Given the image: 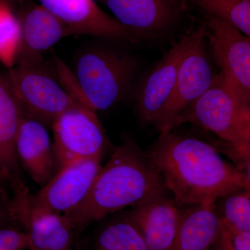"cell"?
I'll return each mask as SVG.
<instances>
[{
	"label": "cell",
	"mask_w": 250,
	"mask_h": 250,
	"mask_svg": "<svg viewBox=\"0 0 250 250\" xmlns=\"http://www.w3.org/2000/svg\"><path fill=\"white\" fill-rule=\"evenodd\" d=\"M215 205L227 228L250 231V190L241 188L228 192Z\"/></svg>",
	"instance_id": "ffe728a7"
},
{
	"label": "cell",
	"mask_w": 250,
	"mask_h": 250,
	"mask_svg": "<svg viewBox=\"0 0 250 250\" xmlns=\"http://www.w3.org/2000/svg\"><path fill=\"white\" fill-rule=\"evenodd\" d=\"M182 208L178 231L171 250H209L223 226L215 204Z\"/></svg>",
	"instance_id": "e0dca14e"
},
{
	"label": "cell",
	"mask_w": 250,
	"mask_h": 250,
	"mask_svg": "<svg viewBox=\"0 0 250 250\" xmlns=\"http://www.w3.org/2000/svg\"><path fill=\"white\" fill-rule=\"evenodd\" d=\"M190 123L209 131L229 146L237 166L250 174V103L236 95L221 75L172 123L171 131Z\"/></svg>",
	"instance_id": "277c9868"
},
{
	"label": "cell",
	"mask_w": 250,
	"mask_h": 250,
	"mask_svg": "<svg viewBox=\"0 0 250 250\" xmlns=\"http://www.w3.org/2000/svg\"><path fill=\"white\" fill-rule=\"evenodd\" d=\"M26 116L52 126L64 112L82 106L62 86L56 75L39 62H17L6 77Z\"/></svg>",
	"instance_id": "5b68a950"
},
{
	"label": "cell",
	"mask_w": 250,
	"mask_h": 250,
	"mask_svg": "<svg viewBox=\"0 0 250 250\" xmlns=\"http://www.w3.org/2000/svg\"><path fill=\"white\" fill-rule=\"evenodd\" d=\"M147 155L179 207L214 205L238 189L250 190V177L223 159L216 148L193 136L160 133Z\"/></svg>",
	"instance_id": "6da1fadb"
},
{
	"label": "cell",
	"mask_w": 250,
	"mask_h": 250,
	"mask_svg": "<svg viewBox=\"0 0 250 250\" xmlns=\"http://www.w3.org/2000/svg\"><path fill=\"white\" fill-rule=\"evenodd\" d=\"M139 64L127 51L112 44L85 45L74 57L71 73L81 104L106 111L132 92Z\"/></svg>",
	"instance_id": "3957f363"
},
{
	"label": "cell",
	"mask_w": 250,
	"mask_h": 250,
	"mask_svg": "<svg viewBox=\"0 0 250 250\" xmlns=\"http://www.w3.org/2000/svg\"><path fill=\"white\" fill-rule=\"evenodd\" d=\"M18 161L36 184L44 187L53 177L52 143L45 125L26 116L16 141Z\"/></svg>",
	"instance_id": "2e32d148"
},
{
	"label": "cell",
	"mask_w": 250,
	"mask_h": 250,
	"mask_svg": "<svg viewBox=\"0 0 250 250\" xmlns=\"http://www.w3.org/2000/svg\"><path fill=\"white\" fill-rule=\"evenodd\" d=\"M7 213H10L8 207L5 208L2 204L1 203V202H0V223L4 220Z\"/></svg>",
	"instance_id": "484cf974"
},
{
	"label": "cell",
	"mask_w": 250,
	"mask_h": 250,
	"mask_svg": "<svg viewBox=\"0 0 250 250\" xmlns=\"http://www.w3.org/2000/svg\"><path fill=\"white\" fill-rule=\"evenodd\" d=\"M18 14L22 38L17 62L42 60L46 51L64 38L74 35L67 24L41 4L29 6Z\"/></svg>",
	"instance_id": "9a60e30c"
},
{
	"label": "cell",
	"mask_w": 250,
	"mask_h": 250,
	"mask_svg": "<svg viewBox=\"0 0 250 250\" xmlns=\"http://www.w3.org/2000/svg\"><path fill=\"white\" fill-rule=\"evenodd\" d=\"M100 161L101 157L93 158L64 166L30 197L27 212L41 210L64 215L75 209L88 195L101 169Z\"/></svg>",
	"instance_id": "9c48e42d"
},
{
	"label": "cell",
	"mask_w": 250,
	"mask_h": 250,
	"mask_svg": "<svg viewBox=\"0 0 250 250\" xmlns=\"http://www.w3.org/2000/svg\"><path fill=\"white\" fill-rule=\"evenodd\" d=\"M204 27L219 74L238 96L250 103V37L213 16Z\"/></svg>",
	"instance_id": "52a82bcc"
},
{
	"label": "cell",
	"mask_w": 250,
	"mask_h": 250,
	"mask_svg": "<svg viewBox=\"0 0 250 250\" xmlns=\"http://www.w3.org/2000/svg\"><path fill=\"white\" fill-rule=\"evenodd\" d=\"M51 127L55 173L72 163L102 157L109 145L96 112L84 106L64 112Z\"/></svg>",
	"instance_id": "8992f818"
},
{
	"label": "cell",
	"mask_w": 250,
	"mask_h": 250,
	"mask_svg": "<svg viewBox=\"0 0 250 250\" xmlns=\"http://www.w3.org/2000/svg\"><path fill=\"white\" fill-rule=\"evenodd\" d=\"M113 17L138 39L169 32L175 25L181 9L179 0H100Z\"/></svg>",
	"instance_id": "7c38bea8"
},
{
	"label": "cell",
	"mask_w": 250,
	"mask_h": 250,
	"mask_svg": "<svg viewBox=\"0 0 250 250\" xmlns=\"http://www.w3.org/2000/svg\"><path fill=\"white\" fill-rule=\"evenodd\" d=\"M209 250H214L213 249V248H210V249Z\"/></svg>",
	"instance_id": "f1b7e54d"
},
{
	"label": "cell",
	"mask_w": 250,
	"mask_h": 250,
	"mask_svg": "<svg viewBox=\"0 0 250 250\" xmlns=\"http://www.w3.org/2000/svg\"><path fill=\"white\" fill-rule=\"evenodd\" d=\"M212 248L214 250H234L229 234L224 224L221 231Z\"/></svg>",
	"instance_id": "d4e9b609"
},
{
	"label": "cell",
	"mask_w": 250,
	"mask_h": 250,
	"mask_svg": "<svg viewBox=\"0 0 250 250\" xmlns=\"http://www.w3.org/2000/svg\"><path fill=\"white\" fill-rule=\"evenodd\" d=\"M205 34L184 59L168 102L154 126L160 133L168 132L176 118L209 88L215 77L208 60Z\"/></svg>",
	"instance_id": "30bf717a"
},
{
	"label": "cell",
	"mask_w": 250,
	"mask_h": 250,
	"mask_svg": "<svg viewBox=\"0 0 250 250\" xmlns=\"http://www.w3.org/2000/svg\"><path fill=\"white\" fill-rule=\"evenodd\" d=\"M30 250H71L73 228L65 215L41 210L27 212Z\"/></svg>",
	"instance_id": "ac0fdd59"
},
{
	"label": "cell",
	"mask_w": 250,
	"mask_h": 250,
	"mask_svg": "<svg viewBox=\"0 0 250 250\" xmlns=\"http://www.w3.org/2000/svg\"><path fill=\"white\" fill-rule=\"evenodd\" d=\"M101 250H147L142 233L129 219L108 225L98 239Z\"/></svg>",
	"instance_id": "7402d4cb"
},
{
	"label": "cell",
	"mask_w": 250,
	"mask_h": 250,
	"mask_svg": "<svg viewBox=\"0 0 250 250\" xmlns=\"http://www.w3.org/2000/svg\"><path fill=\"white\" fill-rule=\"evenodd\" d=\"M21 25L15 5L0 0V62L8 68L14 66L21 50Z\"/></svg>",
	"instance_id": "d6986e66"
},
{
	"label": "cell",
	"mask_w": 250,
	"mask_h": 250,
	"mask_svg": "<svg viewBox=\"0 0 250 250\" xmlns=\"http://www.w3.org/2000/svg\"><path fill=\"white\" fill-rule=\"evenodd\" d=\"M16 6V5H22L25 0H10Z\"/></svg>",
	"instance_id": "4316f807"
},
{
	"label": "cell",
	"mask_w": 250,
	"mask_h": 250,
	"mask_svg": "<svg viewBox=\"0 0 250 250\" xmlns=\"http://www.w3.org/2000/svg\"><path fill=\"white\" fill-rule=\"evenodd\" d=\"M182 212L167 190L135 206L126 218L142 233L147 250H171Z\"/></svg>",
	"instance_id": "5bb4252c"
},
{
	"label": "cell",
	"mask_w": 250,
	"mask_h": 250,
	"mask_svg": "<svg viewBox=\"0 0 250 250\" xmlns=\"http://www.w3.org/2000/svg\"><path fill=\"white\" fill-rule=\"evenodd\" d=\"M25 116L6 77L0 75V184H9L16 200L29 195L21 176L16 150L18 129Z\"/></svg>",
	"instance_id": "4fadbf2b"
},
{
	"label": "cell",
	"mask_w": 250,
	"mask_h": 250,
	"mask_svg": "<svg viewBox=\"0 0 250 250\" xmlns=\"http://www.w3.org/2000/svg\"><path fill=\"white\" fill-rule=\"evenodd\" d=\"M180 1L181 4L182 5V6H184V5L186 4V3L187 2V0H179Z\"/></svg>",
	"instance_id": "83f0119b"
},
{
	"label": "cell",
	"mask_w": 250,
	"mask_h": 250,
	"mask_svg": "<svg viewBox=\"0 0 250 250\" xmlns=\"http://www.w3.org/2000/svg\"><path fill=\"white\" fill-rule=\"evenodd\" d=\"M41 5L71 29L111 42H133L138 38L95 4L94 0H40Z\"/></svg>",
	"instance_id": "8fae6325"
},
{
	"label": "cell",
	"mask_w": 250,
	"mask_h": 250,
	"mask_svg": "<svg viewBox=\"0 0 250 250\" xmlns=\"http://www.w3.org/2000/svg\"><path fill=\"white\" fill-rule=\"evenodd\" d=\"M204 34L203 25L184 36L143 80L136 96V110L143 124H156L173 91L184 59Z\"/></svg>",
	"instance_id": "ba28073f"
},
{
	"label": "cell",
	"mask_w": 250,
	"mask_h": 250,
	"mask_svg": "<svg viewBox=\"0 0 250 250\" xmlns=\"http://www.w3.org/2000/svg\"><path fill=\"white\" fill-rule=\"evenodd\" d=\"M166 190L164 180L147 153L134 140L126 139L99 171L83 201L64 215L72 228L84 226Z\"/></svg>",
	"instance_id": "7a4b0ae2"
},
{
	"label": "cell",
	"mask_w": 250,
	"mask_h": 250,
	"mask_svg": "<svg viewBox=\"0 0 250 250\" xmlns=\"http://www.w3.org/2000/svg\"><path fill=\"white\" fill-rule=\"evenodd\" d=\"M250 37V0H187Z\"/></svg>",
	"instance_id": "44dd1931"
},
{
	"label": "cell",
	"mask_w": 250,
	"mask_h": 250,
	"mask_svg": "<svg viewBox=\"0 0 250 250\" xmlns=\"http://www.w3.org/2000/svg\"><path fill=\"white\" fill-rule=\"evenodd\" d=\"M27 233L14 229H0V250H21L28 248Z\"/></svg>",
	"instance_id": "603a6c76"
},
{
	"label": "cell",
	"mask_w": 250,
	"mask_h": 250,
	"mask_svg": "<svg viewBox=\"0 0 250 250\" xmlns=\"http://www.w3.org/2000/svg\"><path fill=\"white\" fill-rule=\"evenodd\" d=\"M225 228L229 234L234 250H250V231H238L226 227Z\"/></svg>",
	"instance_id": "cb8c5ba5"
}]
</instances>
